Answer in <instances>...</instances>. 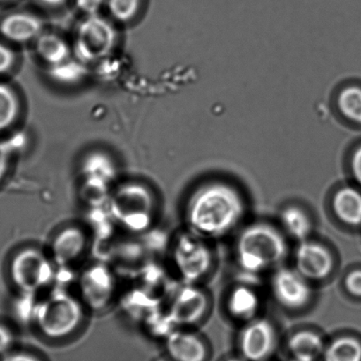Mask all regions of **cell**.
<instances>
[{
  "instance_id": "obj_1",
  "label": "cell",
  "mask_w": 361,
  "mask_h": 361,
  "mask_svg": "<svg viewBox=\"0 0 361 361\" xmlns=\"http://www.w3.org/2000/svg\"><path fill=\"white\" fill-rule=\"evenodd\" d=\"M185 212L191 233L205 240L219 238L240 224L246 214V202L233 185L212 182L192 192Z\"/></svg>"
},
{
  "instance_id": "obj_2",
  "label": "cell",
  "mask_w": 361,
  "mask_h": 361,
  "mask_svg": "<svg viewBox=\"0 0 361 361\" xmlns=\"http://www.w3.org/2000/svg\"><path fill=\"white\" fill-rule=\"evenodd\" d=\"M235 252L241 269L255 275L281 264L288 254V245L271 224L255 223L238 235Z\"/></svg>"
},
{
  "instance_id": "obj_3",
  "label": "cell",
  "mask_w": 361,
  "mask_h": 361,
  "mask_svg": "<svg viewBox=\"0 0 361 361\" xmlns=\"http://www.w3.org/2000/svg\"><path fill=\"white\" fill-rule=\"evenodd\" d=\"M107 204L112 220L131 233H145L156 219L155 195L147 185L139 182L118 185L111 192Z\"/></svg>"
},
{
  "instance_id": "obj_4",
  "label": "cell",
  "mask_w": 361,
  "mask_h": 361,
  "mask_svg": "<svg viewBox=\"0 0 361 361\" xmlns=\"http://www.w3.org/2000/svg\"><path fill=\"white\" fill-rule=\"evenodd\" d=\"M83 317L82 301L65 292L51 294L34 311L36 327L42 334L55 339L71 335L82 324Z\"/></svg>"
},
{
  "instance_id": "obj_5",
  "label": "cell",
  "mask_w": 361,
  "mask_h": 361,
  "mask_svg": "<svg viewBox=\"0 0 361 361\" xmlns=\"http://www.w3.org/2000/svg\"><path fill=\"white\" fill-rule=\"evenodd\" d=\"M212 258L205 238L190 231L178 235L171 247L174 268L185 283H195L204 278L212 268Z\"/></svg>"
},
{
  "instance_id": "obj_6",
  "label": "cell",
  "mask_w": 361,
  "mask_h": 361,
  "mask_svg": "<svg viewBox=\"0 0 361 361\" xmlns=\"http://www.w3.org/2000/svg\"><path fill=\"white\" fill-rule=\"evenodd\" d=\"M117 41L112 24L99 15L87 16L76 31L73 52L83 64L99 61L111 54Z\"/></svg>"
},
{
  "instance_id": "obj_7",
  "label": "cell",
  "mask_w": 361,
  "mask_h": 361,
  "mask_svg": "<svg viewBox=\"0 0 361 361\" xmlns=\"http://www.w3.org/2000/svg\"><path fill=\"white\" fill-rule=\"evenodd\" d=\"M54 264L37 248L20 251L11 264V276L15 285L27 295L47 287L54 279Z\"/></svg>"
},
{
  "instance_id": "obj_8",
  "label": "cell",
  "mask_w": 361,
  "mask_h": 361,
  "mask_svg": "<svg viewBox=\"0 0 361 361\" xmlns=\"http://www.w3.org/2000/svg\"><path fill=\"white\" fill-rule=\"evenodd\" d=\"M78 289L83 306L98 312L111 303L117 285L111 269L99 262L90 265L80 274Z\"/></svg>"
},
{
  "instance_id": "obj_9",
  "label": "cell",
  "mask_w": 361,
  "mask_h": 361,
  "mask_svg": "<svg viewBox=\"0 0 361 361\" xmlns=\"http://www.w3.org/2000/svg\"><path fill=\"white\" fill-rule=\"evenodd\" d=\"M208 310V299L204 292L195 283H184L171 298L167 315L174 326L196 324L204 317Z\"/></svg>"
},
{
  "instance_id": "obj_10",
  "label": "cell",
  "mask_w": 361,
  "mask_h": 361,
  "mask_svg": "<svg viewBox=\"0 0 361 361\" xmlns=\"http://www.w3.org/2000/svg\"><path fill=\"white\" fill-rule=\"evenodd\" d=\"M271 288L278 302L289 310H301L310 302L312 289L310 281L296 269H278L273 275Z\"/></svg>"
},
{
  "instance_id": "obj_11",
  "label": "cell",
  "mask_w": 361,
  "mask_h": 361,
  "mask_svg": "<svg viewBox=\"0 0 361 361\" xmlns=\"http://www.w3.org/2000/svg\"><path fill=\"white\" fill-rule=\"evenodd\" d=\"M276 334L274 326L264 318H255L248 322L241 331L240 346L247 360L261 361L268 357L276 347Z\"/></svg>"
},
{
  "instance_id": "obj_12",
  "label": "cell",
  "mask_w": 361,
  "mask_h": 361,
  "mask_svg": "<svg viewBox=\"0 0 361 361\" xmlns=\"http://www.w3.org/2000/svg\"><path fill=\"white\" fill-rule=\"evenodd\" d=\"M334 267V261L327 248L310 240L301 241L295 253V269L308 281L328 278Z\"/></svg>"
},
{
  "instance_id": "obj_13",
  "label": "cell",
  "mask_w": 361,
  "mask_h": 361,
  "mask_svg": "<svg viewBox=\"0 0 361 361\" xmlns=\"http://www.w3.org/2000/svg\"><path fill=\"white\" fill-rule=\"evenodd\" d=\"M87 245V234L76 226L66 227L51 241L50 257L58 267L66 268L82 257Z\"/></svg>"
},
{
  "instance_id": "obj_14",
  "label": "cell",
  "mask_w": 361,
  "mask_h": 361,
  "mask_svg": "<svg viewBox=\"0 0 361 361\" xmlns=\"http://www.w3.org/2000/svg\"><path fill=\"white\" fill-rule=\"evenodd\" d=\"M43 20L30 13L17 12L6 16L0 24V32L16 43L36 40L43 33Z\"/></svg>"
},
{
  "instance_id": "obj_15",
  "label": "cell",
  "mask_w": 361,
  "mask_h": 361,
  "mask_svg": "<svg viewBox=\"0 0 361 361\" xmlns=\"http://www.w3.org/2000/svg\"><path fill=\"white\" fill-rule=\"evenodd\" d=\"M166 348L175 361H203L206 357L204 343L190 332L173 329L166 338Z\"/></svg>"
},
{
  "instance_id": "obj_16",
  "label": "cell",
  "mask_w": 361,
  "mask_h": 361,
  "mask_svg": "<svg viewBox=\"0 0 361 361\" xmlns=\"http://www.w3.org/2000/svg\"><path fill=\"white\" fill-rule=\"evenodd\" d=\"M83 182L110 188L116 177V166L111 157L101 152L89 154L82 164Z\"/></svg>"
},
{
  "instance_id": "obj_17",
  "label": "cell",
  "mask_w": 361,
  "mask_h": 361,
  "mask_svg": "<svg viewBox=\"0 0 361 361\" xmlns=\"http://www.w3.org/2000/svg\"><path fill=\"white\" fill-rule=\"evenodd\" d=\"M229 313L238 320H254L260 308V299L253 288L248 286L235 287L227 300Z\"/></svg>"
},
{
  "instance_id": "obj_18",
  "label": "cell",
  "mask_w": 361,
  "mask_h": 361,
  "mask_svg": "<svg viewBox=\"0 0 361 361\" xmlns=\"http://www.w3.org/2000/svg\"><path fill=\"white\" fill-rule=\"evenodd\" d=\"M333 210L338 219L350 226L361 224V192L353 188H343L336 192Z\"/></svg>"
},
{
  "instance_id": "obj_19",
  "label": "cell",
  "mask_w": 361,
  "mask_h": 361,
  "mask_svg": "<svg viewBox=\"0 0 361 361\" xmlns=\"http://www.w3.org/2000/svg\"><path fill=\"white\" fill-rule=\"evenodd\" d=\"M36 51L42 61L50 66L61 64L68 61L71 49L58 35L42 33L36 39Z\"/></svg>"
},
{
  "instance_id": "obj_20",
  "label": "cell",
  "mask_w": 361,
  "mask_h": 361,
  "mask_svg": "<svg viewBox=\"0 0 361 361\" xmlns=\"http://www.w3.org/2000/svg\"><path fill=\"white\" fill-rule=\"evenodd\" d=\"M280 220L286 233L300 243L307 240L313 229L310 216L299 207L290 206L283 209Z\"/></svg>"
},
{
  "instance_id": "obj_21",
  "label": "cell",
  "mask_w": 361,
  "mask_h": 361,
  "mask_svg": "<svg viewBox=\"0 0 361 361\" xmlns=\"http://www.w3.org/2000/svg\"><path fill=\"white\" fill-rule=\"evenodd\" d=\"M288 347L294 357L311 360L317 359L325 350L321 336L310 331H299L290 336Z\"/></svg>"
},
{
  "instance_id": "obj_22",
  "label": "cell",
  "mask_w": 361,
  "mask_h": 361,
  "mask_svg": "<svg viewBox=\"0 0 361 361\" xmlns=\"http://www.w3.org/2000/svg\"><path fill=\"white\" fill-rule=\"evenodd\" d=\"M325 361H361V343L350 336L336 339L324 350Z\"/></svg>"
},
{
  "instance_id": "obj_23",
  "label": "cell",
  "mask_w": 361,
  "mask_h": 361,
  "mask_svg": "<svg viewBox=\"0 0 361 361\" xmlns=\"http://www.w3.org/2000/svg\"><path fill=\"white\" fill-rule=\"evenodd\" d=\"M19 114V102L11 87L0 84V131L8 128Z\"/></svg>"
},
{
  "instance_id": "obj_24",
  "label": "cell",
  "mask_w": 361,
  "mask_h": 361,
  "mask_svg": "<svg viewBox=\"0 0 361 361\" xmlns=\"http://www.w3.org/2000/svg\"><path fill=\"white\" fill-rule=\"evenodd\" d=\"M340 111L348 121L361 124V87L350 86L340 94Z\"/></svg>"
},
{
  "instance_id": "obj_25",
  "label": "cell",
  "mask_w": 361,
  "mask_h": 361,
  "mask_svg": "<svg viewBox=\"0 0 361 361\" xmlns=\"http://www.w3.org/2000/svg\"><path fill=\"white\" fill-rule=\"evenodd\" d=\"M82 62L68 61L61 64L50 66L51 75L58 82L63 83H73L82 79L85 69Z\"/></svg>"
},
{
  "instance_id": "obj_26",
  "label": "cell",
  "mask_w": 361,
  "mask_h": 361,
  "mask_svg": "<svg viewBox=\"0 0 361 361\" xmlns=\"http://www.w3.org/2000/svg\"><path fill=\"white\" fill-rule=\"evenodd\" d=\"M142 0H106L109 11L114 18L128 23L137 15Z\"/></svg>"
},
{
  "instance_id": "obj_27",
  "label": "cell",
  "mask_w": 361,
  "mask_h": 361,
  "mask_svg": "<svg viewBox=\"0 0 361 361\" xmlns=\"http://www.w3.org/2000/svg\"><path fill=\"white\" fill-rule=\"evenodd\" d=\"M23 143V140H10L8 142H0V180L4 177L8 169L10 157L15 149L20 148Z\"/></svg>"
},
{
  "instance_id": "obj_28",
  "label": "cell",
  "mask_w": 361,
  "mask_h": 361,
  "mask_svg": "<svg viewBox=\"0 0 361 361\" xmlns=\"http://www.w3.org/2000/svg\"><path fill=\"white\" fill-rule=\"evenodd\" d=\"M345 287L352 295L361 298V269L349 273L345 279Z\"/></svg>"
},
{
  "instance_id": "obj_29",
  "label": "cell",
  "mask_w": 361,
  "mask_h": 361,
  "mask_svg": "<svg viewBox=\"0 0 361 361\" xmlns=\"http://www.w3.org/2000/svg\"><path fill=\"white\" fill-rule=\"evenodd\" d=\"M104 2L105 0H75V5L87 16L97 15Z\"/></svg>"
},
{
  "instance_id": "obj_30",
  "label": "cell",
  "mask_w": 361,
  "mask_h": 361,
  "mask_svg": "<svg viewBox=\"0 0 361 361\" xmlns=\"http://www.w3.org/2000/svg\"><path fill=\"white\" fill-rule=\"evenodd\" d=\"M16 55L11 49L0 44V73L8 72L15 64Z\"/></svg>"
},
{
  "instance_id": "obj_31",
  "label": "cell",
  "mask_w": 361,
  "mask_h": 361,
  "mask_svg": "<svg viewBox=\"0 0 361 361\" xmlns=\"http://www.w3.org/2000/svg\"><path fill=\"white\" fill-rule=\"evenodd\" d=\"M13 342V333L5 326L0 325V354L8 352Z\"/></svg>"
},
{
  "instance_id": "obj_32",
  "label": "cell",
  "mask_w": 361,
  "mask_h": 361,
  "mask_svg": "<svg viewBox=\"0 0 361 361\" xmlns=\"http://www.w3.org/2000/svg\"><path fill=\"white\" fill-rule=\"evenodd\" d=\"M352 170L354 178L361 185V147L355 150L352 159Z\"/></svg>"
},
{
  "instance_id": "obj_33",
  "label": "cell",
  "mask_w": 361,
  "mask_h": 361,
  "mask_svg": "<svg viewBox=\"0 0 361 361\" xmlns=\"http://www.w3.org/2000/svg\"><path fill=\"white\" fill-rule=\"evenodd\" d=\"M2 361H38L34 357L25 353H16L8 355Z\"/></svg>"
},
{
  "instance_id": "obj_34",
  "label": "cell",
  "mask_w": 361,
  "mask_h": 361,
  "mask_svg": "<svg viewBox=\"0 0 361 361\" xmlns=\"http://www.w3.org/2000/svg\"><path fill=\"white\" fill-rule=\"evenodd\" d=\"M44 6H50V8H58L63 4H65L66 0H37Z\"/></svg>"
},
{
  "instance_id": "obj_35",
  "label": "cell",
  "mask_w": 361,
  "mask_h": 361,
  "mask_svg": "<svg viewBox=\"0 0 361 361\" xmlns=\"http://www.w3.org/2000/svg\"><path fill=\"white\" fill-rule=\"evenodd\" d=\"M292 361H314V360L307 359V357H294Z\"/></svg>"
},
{
  "instance_id": "obj_36",
  "label": "cell",
  "mask_w": 361,
  "mask_h": 361,
  "mask_svg": "<svg viewBox=\"0 0 361 361\" xmlns=\"http://www.w3.org/2000/svg\"><path fill=\"white\" fill-rule=\"evenodd\" d=\"M228 361H241L240 360H237V359H233V360H228Z\"/></svg>"
},
{
  "instance_id": "obj_37",
  "label": "cell",
  "mask_w": 361,
  "mask_h": 361,
  "mask_svg": "<svg viewBox=\"0 0 361 361\" xmlns=\"http://www.w3.org/2000/svg\"><path fill=\"white\" fill-rule=\"evenodd\" d=\"M6 1H9V0H0V2H6Z\"/></svg>"
}]
</instances>
